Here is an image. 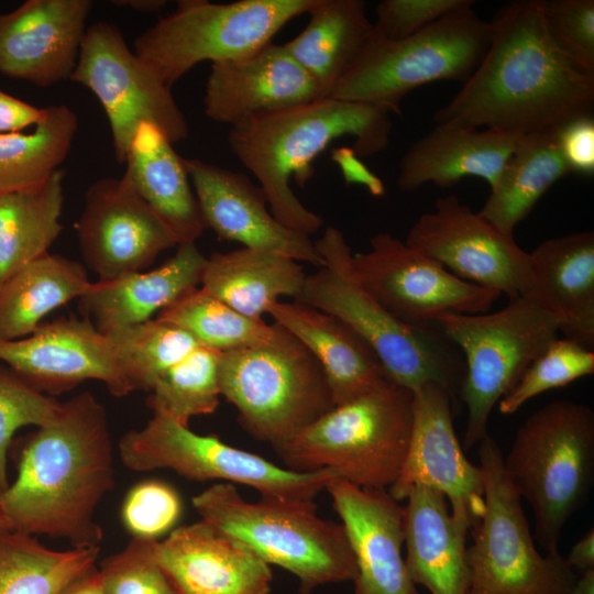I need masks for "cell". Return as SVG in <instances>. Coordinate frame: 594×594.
I'll use <instances>...</instances> for the list:
<instances>
[{"label": "cell", "mask_w": 594, "mask_h": 594, "mask_svg": "<svg viewBox=\"0 0 594 594\" xmlns=\"http://www.w3.org/2000/svg\"><path fill=\"white\" fill-rule=\"evenodd\" d=\"M113 444L105 406L89 391L61 403L20 452L18 475L0 493L11 530L100 547L96 510L114 486Z\"/></svg>", "instance_id": "2"}, {"label": "cell", "mask_w": 594, "mask_h": 594, "mask_svg": "<svg viewBox=\"0 0 594 594\" xmlns=\"http://www.w3.org/2000/svg\"><path fill=\"white\" fill-rule=\"evenodd\" d=\"M365 289L400 321L425 327L443 314L487 312L501 296L466 282L443 265L387 232L370 240V249L352 254Z\"/></svg>", "instance_id": "15"}, {"label": "cell", "mask_w": 594, "mask_h": 594, "mask_svg": "<svg viewBox=\"0 0 594 594\" xmlns=\"http://www.w3.org/2000/svg\"><path fill=\"white\" fill-rule=\"evenodd\" d=\"M10 529L0 508V532Z\"/></svg>", "instance_id": "54"}, {"label": "cell", "mask_w": 594, "mask_h": 594, "mask_svg": "<svg viewBox=\"0 0 594 594\" xmlns=\"http://www.w3.org/2000/svg\"><path fill=\"white\" fill-rule=\"evenodd\" d=\"M330 494L352 549L354 594H420L411 581L402 549L404 514L387 490L359 487L339 476Z\"/></svg>", "instance_id": "23"}, {"label": "cell", "mask_w": 594, "mask_h": 594, "mask_svg": "<svg viewBox=\"0 0 594 594\" xmlns=\"http://www.w3.org/2000/svg\"><path fill=\"white\" fill-rule=\"evenodd\" d=\"M593 373V350L566 338H557L498 402V409L504 415L515 414L534 397Z\"/></svg>", "instance_id": "41"}, {"label": "cell", "mask_w": 594, "mask_h": 594, "mask_svg": "<svg viewBox=\"0 0 594 594\" xmlns=\"http://www.w3.org/2000/svg\"><path fill=\"white\" fill-rule=\"evenodd\" d=\"M405 501V561L414 584L430 594H468L470 528L452 516L446 496L436 490L415 486Z\"/></svg>", "instance_id": "27"}, {"label": "cell", "mask_w": 594, "mask_h": 594, "mask_svg": "<svg viewBox=\"0 0 594 594\" xmlns=\"http://www.w3.org/2000/svg\"><path fill=\"white\" fill-rule=\"evenodd\" d=\"M527 295L558 321L564 338L594 348V232L548 239L529 252Z\"/></svg>", "instance_id": "26"}, {"label": "cell", "mask_w": 594, "mask_h": 594, "mask_svg": "<svg viewBox=\"0 0 594 594\" xmlns=\"http://www.w3.org/2000/svg\"><path fill=\"white\" fill-rule=\"evenodd\" d=\"M344 177L348 183H358L366 186L374 196H382L384 185L378 177L372 174L358 158L352 148H341L338 154Z\"/></svg>", "instance_id": "49"}, {"label": "cell", "mask_w": 594, "mask_h": 594, "mask_svg": "<svg viewBox=\"0 0 594 594\" xmlns=\"http://www.w3.org/2000/svg\"><path fill=\"white\" fill-rule=\"evenodd\" d=\"M123 164L122 176L166 226L177 245L196 243L206 226L184 158L164 133L142 123Z\"/></svg>", "instance_id": "30"}, {"label": "cell", "mask_w": 594, "mask_h": 594, "mask_svg": "<svg viewBox=\"0 0 594 594\" xmlns=\"http://www.w3.org/2000/svg\"><path fill=\"white\" fill-rule=\"evenodd\" d=\"M190 334L200 346L220 352L253 345L266 340L272 324L238 312L198 286L157 314Z\"/></svg>", "instance_id": "38"}, {"label": "cell", "mask_w": 594, "mask_h": 594, "mask_svg": "<svg viewBox=\"0 0 594 594\" xmlns=\"http://www.w3.org/2000/svg\"><path fill=\"white\" fill-rule=\"evenodd\" d=\"M570 174L558 144V128L521 134L501 176L477 211L514 237L516 226L560 178Z\"/></svg>", "instance_id": "33"}, {"label": "cell", "mask_w": 594, "mask_h": 594, "mask_svg": "<svg viewBox=\"0 0 594 594\" xmlns=\"http://www.w3.org/2000/svg\"><path fill=\"white\" fill-rule=\"evenodd\" d=\"M413 421L414 393L387 378L274 450L292 471L330 469L359 487L388 490L404 464Z\"/></svg>", "instance_id": "6"}, {"label": "cell", "mask_w": 594, "mask_h": 594, "mask_svg": "<svg viewBox=\"0 0 594 594\" xmlns=\"http://www.w3.org/2000/svg\"><path fill=\"white\" fill-rule=\"evenodd\" d=\"M206 261L196 243L177 245L175 254L152 271L91 282L78 298V309L101 332L147 321L200 286Z\"/></svg>", "instance_id": "25"}, {"label": "cell", "mask_w": 594, "mask_h": 594, "mask_svg": "<svg viewBox=\"0 0 594 594\" xmlns=\"http://www.w3.org/2000/svg\"><path fill=\"white\" fill-rule=\"evenodd\" d=\"M105 333L114 343L133 392H150L163 372L200 346L184 330L158 319Z\"/></svg>", "instance_id": "40"}, {"label": "cell", "mask_w": 594, "mask_h": 594, "mask_svg": "<svg viewBox=\"0 0 594 594\" xmlns=\"http://www.w3.org/2000/svg\"><path fill=\"white\" fill-rule=\"evenodd\" d=\"M322 265L306 275L295 301L329 314L360 336L378 358L387 377L411 391L435 383L460 402L464 361L438 323L409 326L362 285L344 234L330 226L315 241Z\"/></svg>", "instance_id": "4"}, {"label": "cell", "mask_w": 594, "mask_h": 594, "mask_svg": "<svg viewBox=\"0 0 594 594\" xmlns=\"http://www.w3.org/2000/svg\"><path fill=\"white\" fill-rule=\"evenodd\" d=\"M558 144L570 173L594 174L593 114L574 118L558 127Z\"/></svg>", "instance_id": "47"}, {"label": "cell", "mask_w": 594, "mask_h": 594, "mask_svg": "<svg viewBox=\"0 0 594 594\" xmlns=\"http://www.w3.org/2000/svg\"><path fill=\"white\" fill-rule=\"evenodd\" d=\"M61 403L11 371H0V493L9 486L7 459L16 430L40 427L57 414Z\"/></svg>", "instance_id": "42"}, {"label": "cell", "mask_w": 594, "mask_h": 594, "mask_svg": "<svg viewBox=\"0 0 594 594\" xmlns=\"http://www.w3.org/2000/svg\"><path fill=\"white\" fill-rule=\"evenodd\" d=\"M484 482V513L471 529L468 594H570L576 573L559 550L541 554L522 499L504 469L496 440L485 435L477 449Z\"/></svg>", "instance_id": "11"}, {"label": "cell", "mask_w": 594, "mask_h": 594, "mask_svg": "<svg viewBox=\"0 0 594 594\" xmlns=\"http://www.w3.org/2000/svg\"><path fill=\"white\" fill-rule=\"evenodd\" d=\"M184 163L206 228L243 248L322 265L310 237L283 226L268 210L262 188L248 175L198 158H184Z\"/></svg>", "instance_id": "20"}, {"label": "cell", "mask_w": 594, "mask_h": 594, "mask_svg": "<svg viewBox=\"0 0 594 594\" xmlns=\"http://www.w3.org/2000/svg\"><path fill=\"white\" fill-rule=\"evenodd\" d=\"M91 0H28L0 14V74L38 87L70 79Z\"/></svg>", "instance_id": "21"}, {"label": "cell", "mask_w": 594, "mask_h": 594, "mask_svg": "<svg viewBox=\"0 0 594 594\" xmlns=\"http://www.w3.org/2000/svg\"><path fill=\"white\" fill-rule=\"evenodd\" d=\"M59 168L42 185L0 195V286L32 261L50 253L61 235L64 206Z\"/></svg>", "instance_id": "35"}, {"label": "cell", "mask_w": 594, "mask_h": 594, "mask_svg": "<svg viewBox=\"0 0 594 594\" xmlns=\"http://www.w3.org/2000/svg\"><path fill=\"white\" fill-rule=\"evenodd\" d=\"M504 469L531 507L535 540L546 552L558 550L565 524L594 483L593 410L572 400L535 410L517 429Z\"/></svg>", "instance_id": "5"}, {"label": "cell", "mask_w": 594, "mask_h": 594, "mask_svg": "<svg viewBox=\"0 0 594 594\" xmlns=\"http://www.w3.org/2000/svg\"><path fill=\"white\" fill-rule=\"evenodd\" d=\"M77 129L75 111L56 105L31 131L0 134V195L45 183L66 160Z\"/></svg>", "instance_id": "37"}, {"label": "cell", "mask_w": 594, "mask_h": 594, "mask_svg": "<svg viewBox=\"0 0 594 594\" xmlns=\"http://www.w3.org/2000/svg\"><path fill=\"white\" fill-rule=\"evenodd\" d=\"M46 114V108L35 107L0 89V134L24 132L34 128Z\"/></svg>", "instance_id": "48"}, {"label": "cell", "mask_w": 594, "mask_h": 594, "mask_svg": "<svg viewBox=\"0 0 594 594\" xmlns=\"http://www.w3.org/2000/svg\"><path fill=\"white\" fill-rule=\"evenodd\" d=\"M312 3L314 0H180L172 14L135 38L134 52L172 88L201 62L235 59L270 43L286 23L307 13Z\"/></svg>", "instance_id": "12"}, {"label": "cell", "mask_w": 594, "mask_h": 594, "mask_svg": "<svg viewBox=\"0 0 594 594\" xmlns=\"http://www.w3.org/2000/svg\"><path fill=\"white\" fill-rule=\"evenodd\" d=\"M436 322L464 358L460 402L466 408L463 448L470 450L488 433L495 405L558 338L559 324L530 295L492 314L449 312Z\"/></svg>", "instance_id": "10"}, {"label": "cell", "mask_w": 594, "mask_h": 594, "mask_svg": "<svg viewBox=\"0 0 594 594\" xmlns=\"http://www.w3.org/2000/svg\"><path fill=\"white\" fill-rule=\"evenodd\" d=\"M118 450L123 465L133 471L169 469L188 480L248 485L267 498L311 502L337 476L330 469L292 471L157 415L143 428L125 432Z\"/></svg>", "instance_id": "13"}, {"label": "cell", "mask_w": 594, "mask_h": 594, "mask_svg": "<svg viewBox=\"0 0 594 594\" xmlns=\"http://www.w3.org/2000/svg\"><path fill=\"white\" fill-rule=\"evenodd\" d=\"M220 351L198 346L163 372L146 399L153 415L188 426L191 417L212 414L221 396Z\"/></svg>", "instance_id": "39"}, {"label": "cell", "mask_w": 594, "mask_h": 594, "mask_svg": "<svg viewBox=\"0 0 594 594\" xmlns=\"http://www.w3.org/2000/svg\"><path fill=\"white\" fill-rule=\"evenodd\" d=\"M86 267L46 253L0 286V342L32 334L53 310L79 298L90 285Z\"/></svg>", "instance_id": "34"}, {"label": "cell", "mask_w": 594, "mask_h": 594, "mask_svg": "<svg viewBox=\"0 0 594 594\" xmlns=\"http://www.w3.org/2000/svg\"><path fill=\"white\" fill-rule=\"evenodd\" d=\"M474 1L400 40L375 33L329 97L384 106L399 113L411 90L438 80L465 82L482 61L491 36Z\"/></svg>", "instance_id": "9"}, {"label": "cell", "mask_w": 594, "mask_h": 594, "mask_svg": "<svg viewBox=\"0 0 594 594\" xmlns=\"http://www.w3.org/2000/svg\"><path fill=\"white\" fill-rule=\"evenodd\" d=\"M547 32L558 50L594 76V0H541Z\"/></svg>", "instance_id": "43"}, {"label": "cell", "mask_w": 594, "mask_h": 594, "mask_svg": "<svg viewBox=\"0 0 594 594\" xmlns=\"http://www.w3.org/2000/svg\"><path fill=\"white\" fill-rule=\"evenodd\" d=\"M69 80L85 86L99 100L120 164L142 123L155 125L173 144L188 136L186 117L172 88L127 45L111 22L97 21L87 28Z\"/></svg>", "instance_id": "14"}, {"label": "cell", "mask_w": 594, "mask_h": 594, "mask_svg": "<svg viewBox=\"0 0 594 594\" xmlns=\"http://www.w3.org/2000/svg\"><path fill=\"white\" fill-rule=\"evenodd\" d=\"M59 594H106L101 585L98 568L90 569L67 585Z\"/></svg>", "instance_id": "51"}, {"label": "cell", "mask_w": 594, "mask_h": 594, "mask_svg": "<svg viewBox=\"0 0 594 594\" xmlns=\"http://www.w3.org/2000/svg\"><path fill=\"white\" fill-rule=\"evenodd\" d=\"M305 278L302 266L288 256L242 248L207 257L200 287L243 316L263 319L280 297L296 299Z\"/></svg>", "instance_id": "31"}, {"label": "cell", "mask_w": 594, "mask_h": 594, "mask_svg": "<svg viewBox=\"0 0 594 594\" xmlns=\"http://www.w3.org/2000/svg\"><path fill=\"white\" fill-rule=\"evenodd\" d=\"M100 547L55 550L33 536L0 532V594H59L96 566Z\"/></svg>", "instance_id": "36"}, {"label": "cell", "mask_w": 594, "mask_h": 594, "mask_svg": "<svg viewBox=\"0 0 594 594\" xmlns=\"http://www.w3.org/2000/svg\"><path fill=\"white\" fill-rule=\"evenodd\" d=\"M323 98L311 76L284 45L272 42L230 61L211 64L204 95L206 116L216 122L241 119Z\"/></svg>", "instance_id": "24"}, {"label": "cell", "mask_w": 594, "mask_h": 594, "mask_svg": "<svg viewBox=\"0 0 594 594\" xmlns=\"http://www.w3.org/2000/svg\"><path fill=\"white\" fill-rule=\"evenodd\" d=\"M182 513V498L172 485L147 480L135 484L128 492L121 518L132 538L158 540L174 529Z\"/></svg>", "instance_id": "45"}, {"label": "cell", "mask_w": 594, "mask_h": 594, "mask_svg": "<svg viewBox=\"0 0 594 594\" xmlns=\"http://www.w3.org/2000/svg\"><path fill=\"white\" fill-rule=\"evenodd\" d=\"M308 24L283 44L329 97L374 34L363 0H314Z\"/></svg>", "instance_id": "32"}, {"label": "cell", "mask_w": 594, "mask_h": 594, "mask_svg": "<svg viewBox=\"0 0 594 594\" xmlns=\"http://www.w3.org/2000/svg\"><path fill=\"white\" fill-rule=\"evenodd\" d=\"M570 594H594V568L581 572Z\"/></svg>", "instance_id": "53"}, {"label": "cell", "mask_w": 594, "mask_h": 594, "mask_svg": "<svg viewBox=\"0 0 594 594\" xmlns=\"http://www.w3.org/2000/svg\"><path fill=\"white\" fill-rule=\"evenodd\" d=\"M521 134L492 129L437 124L404 154L397 176L402 191L425 184L451 187L464 177L494 188Z\"/></svg>", "instance_id": "28"}, {"label": "cell", "mask_w": 594, "mask_h": 594, "mask_svg": "<svg viewBox=\"0 0 594 594\" xmlns=\"http://www.w3.org/2000/svg\"><path fill=\"white\" fill-rule=\"evenodd\" d=\"M201 519L238 539L267 564L287 570L309 594L320 585L353 581L355 559L341 524L317 515L315 501L262 497L250 503L231 483L193 497Z\"/></svg>", "instance_id": "7"}, {"label": "cell", "mask_w": 594, "mask_h": 594, "mask_svg": "<svg viewBox=\"0 0 594 594\" xmlns=\"http://www.w3.org/2000/svg\"><path fill=\"white\" fill-rule=\"evenodd\" d=\"M154 540L132 538L98 569L106 594H178L151 556Z\"/></svg>", "instance_id": "44"}, {"label": "cell", "mask_w": 594, "mask_h": 594, "mask_svg": "<svg viewBox=\"0 0 594 594\" xmlns=\"http://www.w3.org/2000/svg\"><path fill=\"white\" fill-rule=\"evenodd\" d=\"M392 113L384 106L324 97L245 117L231 125L227 140L257 179L272 215L286 228L310 235L322 227V219L300 202L290 180L304 188L314 174L315 158L343 136L354 139L358 156L385 151Z\"/></svg>", "instance_id": "3"}, {"label": "cell", "mask_w": 594, "mask_h": 594, "mask_svg": "<svg viewBox=\"0 0 594 594\" xmlns=\"http://www.w3.org/2000/svg\"><path fill=\"white\" fill-rule=\"evenodd\" d=\"M267 314L318 361L334 406L372 391L388 378L369 344L336 317L298 301L280 300Z\"/></svg>", "instance_id": "29"}, {"label": "cell", "mask_w": 594, "mask_h": 594, "mask_svg": "<svg viewBox=\"0 0 594 594\" xmlns=\"http://www.w3.org/2000/svg\"><path fill=\"white\" fill-rule=\"evenodd\" d=\"M151 556L178 594H268L270 564L201 519L154 540Z\"/></svg>", "instance_id": "22"}, {"label": "cell", "mask_w": 594, "mask_h": 594, "mask_svg": "<svg viewBox=\"0 0 594 594\" xmlns=\"http://www.w3.org/2000/svg\"><path fill=\"white\" fill-rule=\"evenodd\" d=\"M472 0H383L375 8L374 33L400 40L433 24Z\"/></svg>", "instance_id": "46"}, {"label": "cell", "mask_w": 594, "mask_h": 594, "mask_svg": "<svg viewBox=\"0 0 594 594\" xmlns=\"http://www.w3.org/2000/svg\"><path fill=\"white\" fill-rule=\"evenodd\" d=\"M488 22L482 61L435 123L526 134L592 114L594 76L551 41L541 0L509 1Z\"/></svg>", "instance_id": "1"}, {"label": "cell", "mask_w": 594, "mask_h": 594, "mask_svg": "<svg viewBox=\"0 0 594 594\" xmlns=\"http://www.w3.org/2000/svg\"><path fill=\"white\" fill-rule=\"evenodd\" d=\"M574 570L584 572L594 568V529L587 531L571 549L565 558Z\"/></svg>", "instance_id": "50"}, {"label": "cell", "mask_w": 594, "mask_h": 594, "mask_svg": "<svg viewBox=\"0 0 594 594\" xmlns=\"http://www.w3.org/2000/svg\"><path fill=\"white\" fill-rule=\"evenodd\" d=\"M0 360L37 391L52 396L87 380L102 382L116 397L133 392L109 334L81 318H59L30 336L0 342Z\"/></svg>", "instance_id": "19"}, {"label": "cell", "mask_w": 594, "mask_h": 594, "mask_svg": "<svg viewBox=\"0 0 594 594\" xmlns=\"http://www.w3.org/2000/svg\"><path fill=\"white\" fill-rule=\"evenodd\" d=\"M219 386L244 430L273 449L334 406L318 361L275 322L266 340L221 352Z\"/></svg>", "instance_id": "8"}, {"label": "cell", "mask_w": 594, "mask_h": 594, "mask_svg": "<svg viewBox=\"0 0 594 594\" xmlns=\"http://www.w3.org/2000/svg\"><path fill=\"white\" fill-rule=\"evenodd\" d=\"M112 4L128 7L143 13H155L161 11L166 4L165 0H117Z\"/></svg>", "instance_id": "52"}, {"label": "cell", "mask_w": 594, "mask_h": 594, "mask_svg": "<svg viewBox=\"0 0 594 594\" xmlns=\"http://www.w3.org/2000/svg\"><path fill=\"white\" fill-rule=\"evenodd\" d=\"M405 243L463 280L504 294L527 295L531 283L529 252L451 194L422 213Z\"/></svg>", "instance_id": "16"}, {"label": "cell", "mask_w": 594, "mask_h": 594, "mask_svg": "<svg viewBox=\"0 0 594 594\" xmlns=\"http://www.w3.org/2000/svg\"><path fill=\"white\" fill-rule=\"evenodd\" d=\"M454 403L440 385L414 392V421L408 451L398 477L387 490L397 502L415 486L442 493L452 516L474 528L484 513V482L480 465L464 454L453 426Z\"/></svg>", "instance_id": "17"}, {"label": "cell", "mask_w": 594, "mask_h": 594, "mask_svg": "<svg viewBox=\"0 0 594 594\" xmlns=\"http://www.w3.org/2000/svg\"><path fill=\"white\" fill-rule=\"evenodd\" d=\"M75 229L84 262L99 279L142 272L177 245L123 176L100 178L88 187Z\"/></svg>", "instance_id": "18"}]
</instances>
